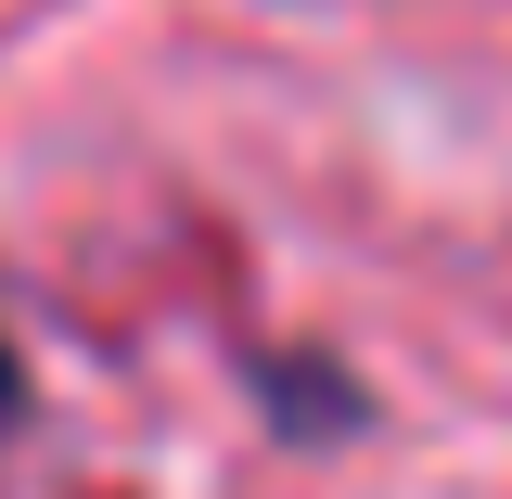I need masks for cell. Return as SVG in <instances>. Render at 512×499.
I'll list each match as a JSON object with an SVG mask.
<instances>
[{"mask_svg": "<svg viewBox=\"0 0 512 499\" xmlns=\"http://www.w3.org/2000/svg\"><path fill=\"white\" fill-rule=\"evenodd\" d=\"M0 410H13V372H0Z\"/></svg>", "mask_w": 512, "mask_h": 499, "instance_id": "6da1fadb", "label": "cell"}]
</instances>
